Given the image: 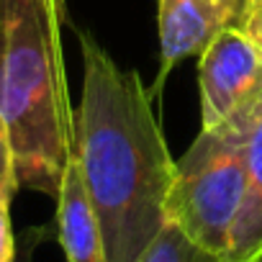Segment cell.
<instances>
[{
	"label": "cell",
	"mask_w": 262,
	"mask_h": 262,
	"mask_svg": "<svg viewBox=\"0 0 262 262\" xmlns=\"http://www.w3.org/2000/svg\"><path fill=\"white\" fill-rule=\"evenodd\" d=\"M82 100L75 116L77 162L98 216L108 262H139L165 229L175 160L139 72L121 70L88 31Z\"/></svg>",
	"instance_id": "1"
},
{
	"label": "cell",
	"mask_w": 262,
	"mask_h": 262,
	"mask_svg": "<svg viewBox=\"0 0 262 262\" xmlns=\"http://www.w3.org/2000/svg\"><path fill=\"white\" fill-rule=\"evenodd\" d=\"M64 21L67 0H0V116L11 134L16 180L52 198L77 157Z\"/></svg>",
	"instance_id": "2"
},
{
	"label": "cell",
	"mask_w": 262,
	"mask_h": 262,
	"mask_svg": "<svg viewBox=\"0 0 262 262\" xmlns=\"http://www.w3.org/2000/svg\"><path fill=\"white\" fill-rule=\"evenodd\" d=\"M247 188L242 116L201 128L190 149L175 160V178L165 201L167 224L195 247L226 257Z\"/></svg>",
	"instance_id": "3"
},
{
	"label": "cell",
	"mask_w": 262,
	"mask_h": 262,
	"mask_svg": "<svg viewBox=\"0 0 262 262\" xmlns=\"http://www.w3.org/2000/svg\"><path fill=\"white\" fill-rule=\"evenodd\" d=\"M201 128L236 116L262 90V62L242 26H229L198 54Z\"/></svg>",
	"instance_id": "4"
},
{
	"label": "cell",
	"mask_w": 262,
	"mask_h": 262,
	"mask_svg": "<svg viewBox=\"0 0 262 262\" xmlns=\"http://www.w3.org/2000/svg\"><path fill=\"white\" fill-rule=\"evenodd\" d=\"M244 0H157V36H160V72L149 90L155 98L172 67L201 54L213 36L229 26H239Z\"/></svg>",
	"instance_id": "5"
},
{
	"label": "cell",
	"mask_w": 262,
	"mask_h": 262,
	"mask_svg": "<svg viewBox=\"0 0 262 262\" xmlns=\"http://www.w3.org/2000/svg\"><path fill=\"white\" fill-rule=\"evenodd\" d=\"M244 128V201L231 229L226 262H262V90L239 111Z\"/></svg>",
	"instance_id": "6"
},
{
	"label": "cell",
	"mask_w": 262,
	"mask_h": 262,
	"mask_svg": "<svg viewBox=\"0 0 262 262\" xmlns=\"http://www.w3.org/2000/svg\"><path fill=\"white\" fill-rule=\"evenodd\" d=\"M54 201H57L54 236L59 239L67 262H108L105 239L98 216L93 211L77 157L67 165Z\"/></svg>",
	"instance_id": "7"
},
{
	"label": "cell",
	"mask_w": 262,
	"mask_h": 262,
	"mask_svg": "<svg viewBox=\"0 0 262 262\" xmlns=\"http://www.w3.org/2000/svg\"><path fill=\"white\" fill-rule=\"evenodd\" d=\"M139 262H226V259L203 252L180 229L165 224V229L155 236V242L147 247Z\"/></svg>",
	"instance_id": "8"
},
{
	"label": "cell",
	"mask_w": 262,
	"mask_h": 262,
	"mask_svg": "<svg viewBox=\"0 0 262 262\" xmlns=\"http://www.w3.org/2000/svg\"><path fill=\"white\" fill-rule=\"evenodd\" d=\"M18 190V180H16V162H13V147H11V134L8 126L0 116V195L3 198H13V193Z\"/></svg>",
	"instance_id": "9"
},
{
	"label": "cell",
	"mask_w": 262,
	"mask_h": 262,
	"mask_svg": "<svg viewBox=\"0 0 262 262\" xmlns=\"http://www.w3.org/2000/svg\"><path fill=\"white\" fill-rule=\"evenodd\" d=\"M54 234L52 226H31L16 236V262H34L36 249Z\"/></svg>",
	"instance_id": "10"
},
{
	"label": "cell",
	"mask_w": 262,
	"mask_h": 262,
	"mask_svg": "<svg viewBox=\"0 0 262 262\" xmlns=\"http://www.w3.org/2000/svg\"><path fill=\"white\" fill-rule=\"evenodd\" d=\"M239 26L244 29V34L252 39L259 62H262V3L259 0H244V8L239 16Z\"/></svg>",
	"instance_id": "11"
},
{
	"label": "cell",
	"mask_w": 262,
	"mask_h": 262,
	"mask_svg": "<svg viewBox=\"0 0 262 262\" xmlns=\"http://www.w3.org/2000/svg\"><path fill=\"white\" fill-rule=\"evenodd\" d=\"M0 262H16V234L11 226V198L0 195Z\"/></svg>",
	"instance_id": "12"
},
{
	"label": "cell",
	"mask_w": 262,
	"mask_h": 262,
	"mask_svg": "<svg viewBox=\"0 0 262 262\" xmlns=\"http://www.w3.org/2000/svg\"><path fill=\"white\" fill-rule=\"evenodd\" d=\"M259 3H262V0H259Z\"/></svg>",
	"instance_id": "13"
}]
</instances>
